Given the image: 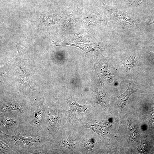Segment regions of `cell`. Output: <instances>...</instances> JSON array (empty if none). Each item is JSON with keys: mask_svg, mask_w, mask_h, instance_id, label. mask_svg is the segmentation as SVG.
Instances as JSON below:
<instances>
[{"mask_svg": "<svg viewBox=\"0 0 154 154\" xmlns=\"http://www.w3.org/2000/svg\"><path fill=\"white\" fill-rule=\"evenodd\" d=\"M83 16V21L86 25L94 26L105 22L102 16L93 10H88L85 12Z\"/></svg>", "mask_w": 154, "mask_h": 154, "instance_id": "10", "label": "cell"}, {"mask_svg": "<svg viewBox=\"0 0 154 154\" xmlns=\"http://www.w3.org/2000/svg\"><path fill=\"white\" fill-rule=\"evenodd\" d=\"M87 125L86 127L92 129L103 139L107 137L108 131L111 126V122L109 121H100L98 123Z\"/></svg>", "mask_w": 154, "mask_h": 154, "instance_id": "11", "label": "cell"}, {"mask_svg": "<svg viewBox=\"0 0 154 154\" xmlns=\"http://www.w3.org/2000/svg\"><path fill=\"white\" fill-rule=\"evenodd\" d=\"M23 118V124H26L32 135L44 136L45 130L48 129V123L43 101L31 105Z\"/></svg>", "mask_w": 154, "mask_h": 154, "instance_id": "2", "label": "cell"}, {"mask_svg": "<svg viewBox=\"0 0 154 154\" xmlns=\"http://www.w3.org/2000/svg\"><path fill=\"white\" fill-rule=\"evenodd\" d=\"M151 118H152L151 119L153 121V122H154V113H152V115H151Z\"/></svg>", "mask_w": 154, "mask_h": 154, "instance_id": "23", "label": "cell"}, {"mask_svg": "<svg viewBox=\"0 0 154 154\" xmlns=\"http://www.w3.org/2000/svg\"><path fill=\"white\" fill-rule=\"evenodd\" d=\"M52 43L53 47L58 46H65L69 45L79 48L84 52L85 57L88 55V53L91 51L94 52V55L96 52L98 51H104V48L102 43L100 42H96L87 44L83 43H78L74 44L64 43L62 42H57L52 41Z\"/></svg>", "mask_w": 154, "mask_h": 154, "instance_id": "6", "label": "cell"}, {"mask_svg": "<svg viewBox=\"0 0 154 154\" xmlns=\"http://www.w3.org/2000/svg\"><path fill=\"white\" fill-rule=\"evenodd\" d=\"M139 151L141 153L145 152L147 149V144L145 138L143 139L140 145L139 146Z\"/></svg>", "mask_w": 154, "mask_h": 154, "instance_id": "19", "label": "cell"}, {"mask_svg": "<svg viewBox=\"0 0 154 154\" xmlns=\"http://www.w3.org/2000/svg\"><path fill=\"white\" fill-rule=\"evenodd\" d=\"M132 59V58L130 57L125 58L122 62L123 66L126 68H131L133 64V59Z\"/></svg>", "mask_w": 154, "mask_h": 154, "instance_id": "17", "label": "cell"}, {"mask_svg": "<svg viewBox=\"0 0 154 154\" xmlns=\"http://www.w3.org/2000/svg\"><path fill=\"white\" fill-rule=\"evenodd\" d=\"M0 140L7 144L15 154H44L47 153L51 141L50 136L36 137L23 136L19 132L9 135L0 131Z\"/></svg>", "mask_w": 154, "mask_h": 154, "instance_id": "1", "label": "cell"}, {"mask_svg": "<svg viewBox=\"0 0 154 154\" xmlns=\"http://www.w3.org/2000/svg\"><path fill=\"white\" fill-rule=\"evenodd\" d=\"M87 104V101L85 105H80L77 103L74 98L72 96L69 98L68 100V104L70 107V112L76 114H77L78 115H82L84 113Z\"/></svg>", "mask_w": 154, "mask_h": 154, "instance_id": "13", "label": "cell"}, {"mask_svg": "<svg viewBox=\"0 0 154 154\" xmlns=\"http://www.w3.org/2000/svg\"><path fill=\"white\" fill-rule=\"evenodd\" d=\"M81 11L77 7H74L72 12L65 17L64 19V25L66 29H71L81 15Z\"/></svg>", "mask_w": 154, "mask_h": 154, "instance_id": "12", "label": "cell"}, {"mask_svg": "<svg viewBox=\"0 0 154 154\" xmlns=\"http://www.w3.org/2000/svg\"><path fill=\"white\" fill-rule=\"evenodd\" d=\"M134 7H136L140 5L142 3L141 0H125Z\"/></svg>", "mask_w": 154, "mask_h": 154, "instance_id": "20", "label": "cell"}, {"mask_svg": "<svg viewBox=\"0 0 154 154\" xmlns=\"http://www.w3.org/2000/svg\"><path fill=\"white\" fill-rule=\"evenodd\" d=\"M46 116L48 123V129L49 127L53 131H56L59 127L60 119L56 109L51 106L45 105Z\"/></svg>", "mask_w": 154, "mask_h": 154, "instance_id": "8", "label": "cell"}, {"mask_svg": "<svg viewBox=\"0 0 154 154\" xmlns=\"http://www.w3.org/2000/svg\"><path fill=\"white\" fill-rule=\"evenodd\" d=\"M13 151L9 146L3 141H0V154H13Z\"/></svg>", "mask_w": 154, "mask_h": 154, "instance_id": "15", "label": "cell"}, {"mask_svg": "<svg viewBox=\"0 0 154 154\" xmlns=\"http://www.w3.org/2000/svg\"><path fill=\"white\" fill-rule=\"evenodd\" d=\"M134 82H129L128 88L125 92L119 96L111 97L112 101L121 108H123L126 104L130 96L135 92L141 93L140 90L134 86Z\"/></svg>", "mask_w": 154, "mask_h": 154, "instance_id": "7", "label": "cell"}, {"mask_svg": "<svg viewBox=\"0 0 154 154\" xmlns=\"http://www.w3.org/2000/svg\"><path fill=\"white\" fill-rule=\"evenodd\" d=\"M101 6L105 13L110 18L117 23L130 28L137 25L136 21L133 17L117 8L110 6L102 2Z\"/></svg>", "mask_w": 154, "mask_h": 154, "instance_id": "4", "label": "cell"}, {"mask_svg": "<svg viewBox=\"0 0 154 154\" xmlns=\"http://www.w3.org/2000/svg\"><path fill=\"white\" fill-rule=\"evenodd\" d=\"M127 125L128 131L130 138L132 140L134 141L137 137V131L130 123H128Z\"/></svg>", "mask_w": 154, "mask_h": 154, "instance_id": "16", "label": "cell"}, {"mask_svg": "<svg viewBox=\"0 0 154 154\" xmlns=\"http://www.w3.org/2000/svg\"><path fill=\"white\" fill-rule=\"evenodd\" d=\"M95 145L93 139L88 140L85 143L84 147L87 150H92Z\"/></svg>", "mask_w": 154, "mask_h": 154, "instance_id": "18", "label": "cell"}, {"mask_svg": "<svg viewBox=\"0 0 154 154\" xmlns=\"http://www.w3.org/2000/svg\"><path fill=\"white\" fill-rule=\"evenodd\" d=\"M154 23V14L153 15L148 19L146 23L147 25H149Z\"/></svg>", "mask_w": 154, "mask_h": 154, "instance_id": "22", "label": "cell"}, {"mask_svg": "<svg viewBox=\"0 0 154 154\" xmlns=\"http://www.w3.org/2000/svg\"><path fill=\"white\" fill-rule=\"evenodd\" d=\"M16 47L17 48V50L18 51V52H17V55L14 58H13L12 60H11L8 62H7L6 63V64H7L8 62H11L13 60H14L15 59V58H16L18 57V56H19V54H20L21 52H22L24 50L23 48H18L17 45H16Z\"/></svg>", "mask_w": 154, "mask_h": 154, "instance_id": "21", "label": "cell"}, {"mask_svg": "<svg viewBox=\"0 0 154 154\" xmlns=\"http://www.w3.org/2000/svg\"><path fill=\"white\" fill-rule=\"evenodd\" d=\"M10 114V112H0V131L9 135L17 133L23 124V116L20 114Z\"/></svg>", "mask_w": 154, "mask_h": 154, "instance_id": "3", "label": "cell"}, {"mask_svg": "<svg viewBox=\"0 0 154 154\" xmlns=\"http://www.w3.org/2000/svg\"><path fill=\"white\" fill-rule=\"evenodd\" d=\"M98 75L101 86L96 88L94 91V101L95 104H99L105 109H108L110 106L106 93L104 89V84L98 74Z\"/></svg>", "mask_w": 154, "mask_h": 154, "instance_id": "9", "label": "cell"}, {"mask_svg": "<svg viewBox=\"0 0 154 154\" xmlns=\"http://www.w3.org/2000/svg\"><path fill=\"white\" fill-rule=\"evenodd\" d=\"M95 31H85L78 32L71 34L69 38L62 42L64 43L74 44L86 42H96L99 41L95 37Z\"/></svg>", "mask_w": 154, "mask_h": 154, "instance_id": "5", "label": "cell"}, {"mask_svg": "<svg viewBox=\"0 0 154 154\" xmlns=\"http://www.w3.org/2000/svg\"><path fill=\"white\" fill-rule=\"evenodd\" d=\"M74 142L69 139H65L58 141L54 144V145L58 147L71 149L74 147Z\"/></svg>", "mask_w": 154, "mask_h": 154, "instance_id": "14", "label": "cell"}]
</instances>
